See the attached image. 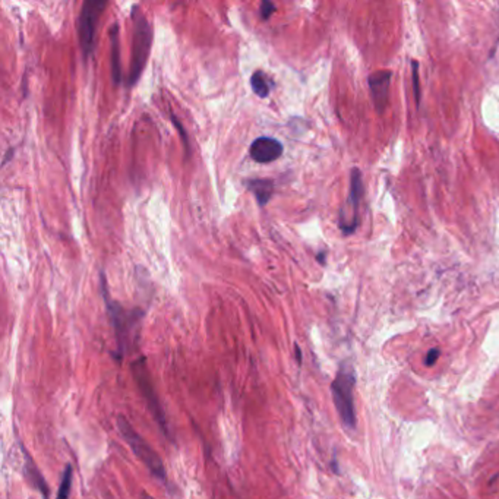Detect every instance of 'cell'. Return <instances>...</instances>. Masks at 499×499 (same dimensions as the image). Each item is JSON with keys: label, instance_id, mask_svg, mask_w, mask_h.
Instances as JSON below:
<instances>
[{"label": "cell", "instance_id": "1", "mask_svg": "<svg viewBox=\"0 0 499 499\" xmlns=\"http://www.w3.org/2000/svg\"><path fill=\"white\" fill-rule=\"evenodd\" d=\"M103 277V293H104V300L107 305V314L110 316L112 325L116 333V341H117V349H119V359H122L129 350H131V345L134 344V333L138 327V322L141 319V312L139 311H127L125 309L120 303L110 300L107 294V285L104 283Z\"/></svg>", "mask_w": 499, "mask_h": 499}, {"label": "cell", "instance_id": "2", "mask_svg": "<svg viewBox=\"0 0 499 499\" xmlns=\"http://www.w3.org/2000/svg\"><path fill=\"white\" fill-rule=\"evenodd\" d=\"M116 423L127 445L132 448L134 454L144 463V466L149 470V473L153 474L157 481L167 483L166 467L161 457L156 452V449L147 442V440H144V437L139 435V433L135 430V428L123 416H119Z\"/></svg>", "mask_w": 499, "mask_h": 499}, {"label": "cell", "instance_id": "3", "mask_svg": "<svg viewBox=\"0 0 499 499\" xmlns=\"http://www.w3.org/2000/svg\"><path fill=\"white\" fill-rule=\"evenodd\" d=\"M132 21H134V38H132V57H131V67H129V74L126 84L127 86H132L138 82L139 76L147 64L149 50H151V41H153V31L148 24L144 13L138 12L137 8L132 11Z\"/></svg>", "mask_w": 499, "mask_h": 499}, {"label": "cell", "instance_id": "4", "mask_svg": "<svg viewBox=\"0 0 499 499\" xmlns=\"http://www.w3.org/2000/svg\"><path fill=\"white\" fill-rule=\"evenodd\" d=\"M107 5L108 4L104 0H86L82 4L78 18V35L85 59H88L96 52L100 18L103 16Z\"/></svg>", "mask_w": 499, "mask_h": 499}, {"label": "cell", "instance_id": "5", "mask_svg": "<svg viewBox=\"0 0 499 499\" xmlns=\"http://www.w3.org/2000/svg\"><path fill=\"white\" fill-rule=\"evenodd\" d=\"M355 374L350 369L341 367L334 382L331 384L333 400L335 408L338 411V416L343 425L349 429L356 428V410H355V400H353V389H355Z\"/></svg>", "mask_w": 499, "mask_h": 499}, {"label": "cell", "instance_id": "6", "mask_svg": "<svg viewBox=\"0 0 499 499\" xmlns=\"http://www.w3.org/2000/svg\"><path fill=\"white\" fill-rule=\"evenodd\" d=\"M132 374H134V378L141 389V393L144 396V398L147 400V404L151 410V413H153L156 422L159 423L160 429L163 433H166V435L171 440V433H170V429H168V423H167V419H166V415H164V410L160 404V400L157 397V393H156V389H154V385H153V381H151V375L148 372V369H147V365H145V359H139L137 360L135 363H132Z\"/></svg>", "mask_w": 499, "mask_h": 499}, {"label": "cell", "instance_id": "7", "mask_svg": "<svg viewBox=\"0 0 499 499\" xmlns=\"http://www.w3.org/2000/svg\"><path fill=\"white\" fill-rule=\"evenodd\" d=\"M362 195H363L362 173L359 168H353L352 178H350L349 198H347L345 205L341 208V212H340V229L345 234H350L357 229L359 205H360Z\"/></svg>", "mask_w": 499, "mask_h": 499}, {"label": "cell", "instance_id": "8", "mask_svg": "<svg viewBox=\"0 0 499 499\" xmlns=\"http://www.w3.org/2000/svg\"><path fill=\"white\" fill-rule=\"evenodd\" d=\"M251 157L259 164H268L278 160L283 154V144L275 138L261 137L256 138L251 145Z\"/></svg>", "mask_w": 499, "mask_h": 499}, {"label": "cell", "instance_id": "9", "mask_svg": "<svg viewBox=\"0 0 499 499\" xmlns=\"http://www.w3.org/2000/svg\"><path fill=\"white\" fill-rule=\"evenodd\" d=\"M391 76L393 75L389 71H378L367 78L369 88L372 91V97L378 112H384V108L386 105L389 81H391Z\"/></svg>", "mask_w": 499, "mask_h": 499}, {"label": "cell", "instance_id": "10", "mask_svg": "<svg viewBox=\"0 0 499 499\" xmlns=\"http://www.w3.org/2000/svg\"><path fill=\"white\" fill-rule=\"evenodd\" d=\"M23 455L25 459V469H24V476L27 477V481L33 485V488H35L37 491H40V493L42 495L45 499L50 498V489L49 485L46 482L45 477H42L41 471L38 470V467L35 466L34 460L31 459V455L27 452V449L23 447Z\"/></svg>", "mask_w": 499, "mask_h": 499}, {"label": "cell", "instance_id": "11", "mask_svg": "<svg viewBox=\"0 0 499 499\" xmlns=\"http://www.w3.org/2000/svg\"><path fill=\"white\" fill-rule=\"evenodd\" d=\"M248 189L255 195V198L258 204L261 207H265L274 192V182L270 179H251L246 182Z\"/></svg>", "mask_w": 499, "mask_h": 499}, {"label": "cell", "instance_id": "12", "mask_svg": "<svg viewBox=\"0 0 499 499\" xmlns=\"http://www.w3.org/2000/svg\"><path fill=\"white\" fill-rule=\"evenodd\" d=\"M110 40H112V74L113 81L120 84L122 81V69H120V46H119V24L115 23L110 28Z\"/></svg>", "mask_w": 499, "mask_h": 499}, {"label": "cell", "instance_id": "13", "mask_svg": "<svg viewBox=\"0 0 499 499\" xmlns=\"http://www.w3.org/2000/svg\"><path fill=\"white\" fill-rule=\"evenodd\" d=\"M270 82H271L270 78L263 71H255L253 75L251 76L252 90H253V93L258 97H261V98L268 97V94L271 91V84Z\"/></svg>", "mask_w": 499, "mask_h": 499}, {"label": "cell", "instance_id": "14", "mask_svg": "<svg viewBox=\"0 0 499 499\" xmlns=\"http://www.w3.org/2000/svg\"><path fill=\"white\" fill-rule=\"evenodd\" d=\"M72 479H74V469L71 464H68L62 474L56 499H69L71 489H72Z\"/></svg>", "mask_w": 499, "mask_h": 499}, {"label": "cell", "instance_id": "15", "mask_svg": "<svg viewBox=\"0 0 499 499\" xmlns=\"http://www.w3.org/2000/svg\"><path fill=\"white\" fill-rule=\"evenodd\" d=\"M411 68H413V85H415V97L416 103L420 101V85H419V63L416 60L411 62Z\"/></svg>", "mask_w": 499, "mask_h": 499}, {"label": "cell", "instance_id": "16", "mask_svg": "<svg viewBox=\"0 0 499 499\" xmlns=\"http://www.w3.org/2000/svg\"><path fill=\"white\" fill-rule=\"evenodd\" d=\"M275 11V5L273 2H263L261 8H259V13H261V18L265 21L268 19Z\"/></svg>", "mask_w": 499, "mask_h": 499}, {"label": "cell", "instance_id": "17", "mask_svg": "<svg viewBox=\"0 0 499 499\" xmlns=\"http://www.w3.org/2000/svg\"><path fill=\"white\" fill-rule=\"evenodd\" d=\"M438 357H440V350H438V349H430V350L428 352V355H426L425 363H426L428 366H433V365H435V362L438 360Z\"/></svg>", "mask_w": 499, "mask_h": 499}, {"label": "cell", "instance_id": "18", "mask_svg": "<svg viewBox=\"0 0 499 499\" xmlns=\"http://www.w3.org/2000/svg\"><path fill=\"white\" fill-rule=\"evenodd\" d=\"M171 120H173V123H175V125L178 126V131H179L180 137H182V139H183V144H185L186 149H189V145H188V137H186V134H185V131H183V126H182V125H180V122L176 119V116H171Z\"/></svg>", "mask_w": 499, "mask_h": 499}, {"label": "cell", "instance_id": "19", "mask_svg": "<svg viewBox=\"0 0 499 499\" xmlns=\"http://www.w3.org/2000/svg\"><path fill=\"white\" fill-rule=\"evenodd\" d=\"M294 352H296L297 363H302V352H300V349H299V345H294Z\"/></svg>", "mask_w": 499, "mask_h": 499}, {"label": "cell", "instance_id": "20", "mask_svg": "<svg viewBox=\"0 0 499 499\" xmlns=\"http://www.w3.org/2000/svg\"><path fill=\"white\" fill-rule=\"evenodd\" d=\"M316 258H318V261H319L321 264H325V259H323V258H325V253H323V252H322V253H318Z\"/></svg>", "mask_w": 499, "mask_h": 499}]
</instances>
